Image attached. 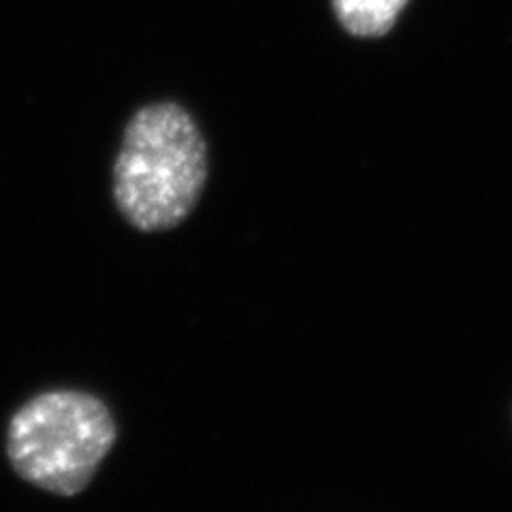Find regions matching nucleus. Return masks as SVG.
I'll return each mask as SVG.
<instances>
[{
	"label": "nucleus",
	"mask_w": 512,
	"mask_h": 512,
	"mask_svg": "<svg viewBox=\"0 0 512 512\" xmlns=\"http://www.w3.org/2000/svg\"><path fill=\"white\" fill-rule=\"evenodd\" d=\"M335 18L352 37H382L395 26L408 0H331Z\"/></svg>",
	"instance_id": "7ed1b4c3"
},
{
	"label": "nucleus",
	"mask_w": 512,
	"mask_h": 512,
	"mask_svg": "<svg viewBox=\"0 0 512 512\" xmlns=\"http://www.w3.org/2000/svg\"><path fill=\"white\" fill-rule=\"evenodd\" d=\"M118 442L114 412L101 397L54 389L30 397L7 425L5 453L24 483L58 498L84 493Z\"/></svg>",
	"instance_id": "f03ea898"
},
{
	"label": "nucleus",
	"mask_w": 512,
	"mask_h": 512,
	"mask_svg": "<svg viewBox=\"0 0 512 512\" xmlns=\"http://www.w3.org/2000/svg\"><path fill=\"white\" fill-rule=\"evenodd\" d=\"M207 169V143L190 111L175 101L150 103L124 126L111 195L133 229L165 233L195 212Z\"/></svg>",
	"instance_id": "f257e3e1"
}]
</instances>
